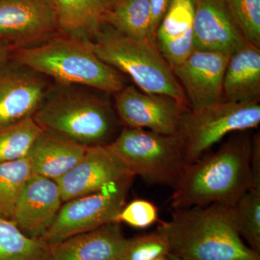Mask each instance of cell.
I'll return each mask as SVG.
<instances>
[{"label": "cell", "instance_id": "1", "mask_svg": "<svg viewBox=\"0 0 260 260\" xmlns=\"http://www.w3.org/2000/svg\"><path fill=\"white\" fill-rule=\"evenodd\" d=\"M246 132L233 135L215 153L186 164L173 188V210L212 204L232 206L251 187V138Z\"/></svg>", "mask_w": 260, "mask_h": 260}, {"label": "cell", "instance_id": "2", "mask_svg": "<svg viewBox=\"0 0 260 260\" xmlns=\"http://www.w3.org/2000/svg\"><path fill=\"white\" fill-rule=\"evenodd\" d=\"M156 231L167 241L169 254L181 260H260L242 240L226 205L174 210Z\"/></svg>", "mask_w": 260, "mask_h": 260}, {"label": "cell", "instance_id": "3", "mask_svg": "<svg viewBox=\"0 0 260 260\" xmlns=\"http://www.w3.org/2000/svg\"><path fill=\"white\" fill-rule=\"evenodd\" d=\"M102 91L54 83L34 120L42 129L63 135L86 147L107 146L124 126Z\"/></svg>", "mask_w": 260, "mask_h": 260}, {"label": "cell", "instance_id": "4", "mask_svg": "<svg viewBox=\"0 0 260 260\" xmlns=\"http://www.w3.org/2000/svg\"><path fill=\"white\" fill-rule=\"evenodd\" d=\"M13 59L59 85H80L112 94L126 85L122 74L103 61L88 40L63 32L35 47L17 49Z\"/></svg>", "mask_w": 260, "mask_h": 260}, {"label": "cell", "instance_id": "5", "mask_svg": "<svg viewBox=\"0 0 260 260\" xmlns=\"http://www.w3.org/2000/svg\"><path fill=\"white\" fill-rule=\"evenodd\" d=\"M88 42L103 61L129 76L140 90L174 98L189 107L172 67L156 42L128 37L107 25Z\"/></svg>", "mask_w": 260, "mask_h": 260}, {"label": "cell", "instance_id": "6", "mask_svg": "<svg viewBox=\"0 0 260 260\" xmlns=\"http://www.w3.org/2000/svg\"><path fill=\"white\" fill-rule=\"evenodd\" d=\"M107 147L130 172L149 184L174 188L186 164L179 135L124 126Z\"/></svg>", "mask_w": 260, "mask_h": 260}, {"label": "cell", "instance_id": "7", "mask_svg": "<svg viewBox=\"0 0 260 260\" xmlns=\"http://www.w3.org/2000/svg\"><path fill=\"white\" fill-rule=\"evenodd\" d=\"M259 103L223 101L184 114L179 135L184 145L186 164L203 157L205 151L230 133L247 131L259 125Z\"/></svg>", "mask_w": 260, "mask_h": 260}, {"label": "cell", "instance_id": "8", "mask_svg": "<svg viewBox=\"0 0 260 260\" xmlns=\"http://www.w3.org/2000/svg\"><path fill=\"white\" fill-rule=\"evenodd\" d=\"M134 178L111 183L91 194L64 202L43 240L55 245L106 224L117 223Z\"/></svg>", "mask_w": 260, "mask_h": 260}, {"label": "cell", "instance_id": "9", "mask_svg": "<svg viewBox=\"0 0 260 260\" xmlns=\"http://www.w3.org/2000/svg\"><path fill=\"white\" fill-rule=\"evenodd\" d=\"M61 32L55 0H0V39L15 49L35 47Z\"/></svg>", "mask_w": 260, "mask_h": 260}, {"label": "cell", "instance_id": "10", "mask_svg": "<svg viewBox=\"0 0 260 260\" xmlns=\"http://www.w3.org/2000/svg\"><path fill=\"white\" fill-rule=\"evenodd\" d=\"M113 95L114 109L123 126L159 134L179 135L183 117L189 109L174 98L146 93L135 85H125Z\"/></svg>", "mask_w": 260, "mask_h": 260}, {"label": "cell", "instance_id": "11", "mask_svg": "<svg viewBox=\"0 0 260 260\" xmlns=\"http://www.w3.org/2000/svg\"><path fill=\"white\" fill-rule=\"evenodd\" d=\"M54 83L14 59L0 70V126L34 117Z\"/></svg>", "mask_w": 260, "mask_h": 260}, {"label": "cell", "instance_id": "12", "mask_svg": "<svg viewBox=\"0 0 260 260\" xmlns=\"http://www.w3.org/2000/svg\"><path fill=\"white\" fill-rule=\"evenodd\" d=\"M232 54L194 51L173 69L191 110L223 102L224 73Z\"/></svg>", "mask_w": 260, "mask_h": 260}, {"label": "cell", "instance_id": "13", "mask_svg": "<svg viewBox=\"0 0 260 260\" xmlns=\"http://www.w3.org/2000/svg\"><path fill=\"white\" fill-rule=\"evenodd\" d=\"M135 177L107 146L88 147L83 158L56 179L63 203L100 190L104 186Z\"/></svg>", "mask_w": 260, "mask_h": 260}, {"label": "cell", "instance_id": "14", "mask_svg": "<svg viewBox=\"0 0 260 260\" xmlns=\"http://www.w3.org/2000/svg\"><path fill=\"white\" fill-rule=\"evenodd\" d=\"M246 42L225 0H196L194 51L232 54Z\"/></svg>", "mask_w": 260, "mask_h": 260}, {"label": "cell", "instance_id": "15", "mask_svg": "<svg viewBox=\"0 0 260 260\" xmlns=\"http://www.w3.org/2000/svg\"><path fill=\"white\" fill-rule=\"evenodd\" d=\"M62 203L55 180L34 174L20 194L12 221L25 235L42 239Z\"/></svg>", "mask_w": 260, "mask_h": 260}, {"label": "cell", "instance_id": "16", "mask_svg": "<svg viewBox=\"0 0 260 260\" xmlns=\"http://www.w3.org/2000/svg\"><path fill=\"white\" fill-rule=\"evenodd\" d=\"M195 7L196 0H172L155 32L159 50L172 70L194 51Z\"/></svg>", "mask_w": 260, "mask_h": 260}, {"label": "cell", "instance_id": "17", "mask_svg": "<svg viewBox=\"0 0 260 260\" xmlns=\"http://www.w3.org/2000/svg\"><path fill=\"white\" fill-rule=\"evenodd\" d=\"M126 239L120 223L106 224L51 246V260H118Z\"/></svg>", "mask_w": 260, "mask_h": 260}, {"label": "cell", "instance_id": "18", "mask_svg": "<svg viewBox=\"0 0 260 260\" xmlns=\"http://www.w3.org/2000/svg\"><path fill=\"white\" fill-rule=\"evenodd\" d=\"M87 148L63 135L43 129L27 156L34 174L56 180L80 162Z\"/></svg>", "mask_w": 260, "mask_h": 260}, {"label": "cell", "instance_id": "19", "mask_svg": "<svg viewBox=\"0 0 260 260\" xmlns=\"http://www.w3.org/2000/svg\"><path fill=\"white\" fill-rule=\"evenodd\" d=\"M226 102L259 103L260 47L246 42L229 58L223 83Z\"/></svg>", "mask_w": 260, "mask_h": 260}, {"label": "cell", "instance_id": "20", "mask_svg": "<svg viewBox=\"0 0 260 260\" xmlns=\"http://www.w3.org/2000/svg\"><path fill=\"white\" fill-rule=\"evenodd\" d=\"M109 0H55L61 31L91 40L104 23Z\"/></svg>", "mask_w": 260, "mask_h": 260}, {"label": "cell", "instance_id": "21", "mask_svg": "<svg viewBox=\"0 0 260 260\" xmlns=\"http://www.w3.org/2000/svg\"><path fill=\"white\" fill-rule=\"evenodd\" d=\"M103 23L128 37L154 41L148 0H109Z\"/></svg>", "mask_w": 260, "mask_h": 260}, {"label": "cell", "instance_id": "22", "mask_svg": "<svg viewBox=\"0 0 260 260\" xmlns=\"http://www.w3.org/2000/svg\"><path fill=\"white\" fill-rule=\"evenodd\" d=\"M0 260H51V246L25 235L11 220L0 218Z\"/></svg>", "mask_w": 260, "mask_h": 260}, {"label": "cell", "instance_id": "23", "mask_svg": "<svg viewBox=\"0 0 260 260\" xmlns=\"http://www.w3.org/2000/svg\"><path fill=\"white\" fill-rule=\"evenodd\" d=\"M32 175L28 156L0 164V218L13 220L20 194Z\"/></svg>", "mask_w": 260, "mask_h": 260}, {"label": "cell", "instance_id": "24", "mask_svg": "<svg viewBox=\"0 0 260 260\" xmlns=\"http://www.w3.org/2000/svg\"><path fill=\"white\" fill-rule=\"evenodd\" d=\"M42 132L34 117L0 126V164L27 156Z\"/></svg>", "mask_w": 260, "mask_h": 260}, {"label": "cell", "instance_id": "25", "mask_svg": "<svg viewBox=\"0 0 260 260\" xmlns=\"http://www.w3.org/2000/svg\"><path fill=\"white\" fill-rule=\"evenodd\" d=\"M230 210L239 235L260 254V187L251 186Z\"/></svg>", "mask_w": 260, "mask_h": 260}, {"label": "cell", "instance_id": "26", "mask_svg": "<svg viewBox=\"0 0 260 260\" xmlns=\"http://www.w3.org/2000/svg\"><path fill=\"white\" fill-rule=\"evenodd\" d=\"M166 239L158 232L126 239L118 260H155L169 254Z\"/></svg>", "mask_w": 260, "mask_h": 260}, {"label": "cell", "instance_id": "27", "mask_svg": "<svg viewBox=\"0 0 260 260\" xmlns=\"http://www.w3.org/2000/svg\"><path fill=\"white\" fill-rule=\"evenodd\" d=\"M246 41L260 47V0H225Z\"/></svg>", "mask_w": 260, "mask_h": 260}, {"label": "cell", "instance_id": "28", "mask_svg": "<svg viewBox=\"0 0 260 260\" xmlns=\"http://www.w3.org/2000/svg\"><path fill=\"white\" fill-rule=\"evenodd\" d=\"M158 208L151 202L137 199L125 205L118 215L117 223L137 229H145L158 220Z\"/></svg>", "mask_w": 260, "mask_h": 260}, {"label": "cell", "instance_id": "29", "mask_svg": "<svg viewBox=\"0 0 260 260\" xmlns=\"http://www.w3.org/2000/svg\"><path fill=\"white\" fill-rule=\"evenodd\" d=\"M172 0H148L150 13V34L155 42L157 28L170 8Z\"/></svg>", "mask_w": 260, "mask_h": 260}, {"label": "cell", "instance_id": "30", "mask_svg": "<svg viewBox=\"0 0 260 260\" xmlns=\"http://www.w3.org/2000/svg\"><path fill=\"white\" fill-rule=\"evenodd\" d=\"M250 167L252 185L260 187V135L258 133L251 138Z\"/></svg>", "mask_w": 260, "mask_h": 260}, {"label": "cell", "instance_id": "31", "mask_svg": "<svg viewBox=\"0 0 260 260\" xmlns=\"http://www.w3.org/2000/svg\"><path fill=\"white\" fill-rule=\"evenodd\" d=\"M16 50L10 43L0 39V70L13 59Z\"/></svg>", "mask_w": 260, "mask_h": 260}, {"label": "cell", "instance_id": "32", "mask_svg": "<svg viewBox=\"0 0 260 260\" xmlns=\"http://www.w3.org/2000/svg\"><path fill=\"white\" fill-rule=\"evenodd\" d=\"M167 257L169 260H181L179 259V258L176 257V256L171 255V254H168Z\"/></svg>", "mask_w": 260, "mask_h": 260}, {"label": "cell", "instance_id": "33", "mask_svg": "<svg viewBox=\"0 0 260 260\" xmlns=\"http://www.w3.org/2000/svg\"><path fill=\"white\" fill-rule=\"evenodd\" d=\"M155 260H169L168 259L167 256H162V257L158 258V259Z\"/></svg>", "mask_w": 260, "mask_h": 260}]
</instances>
